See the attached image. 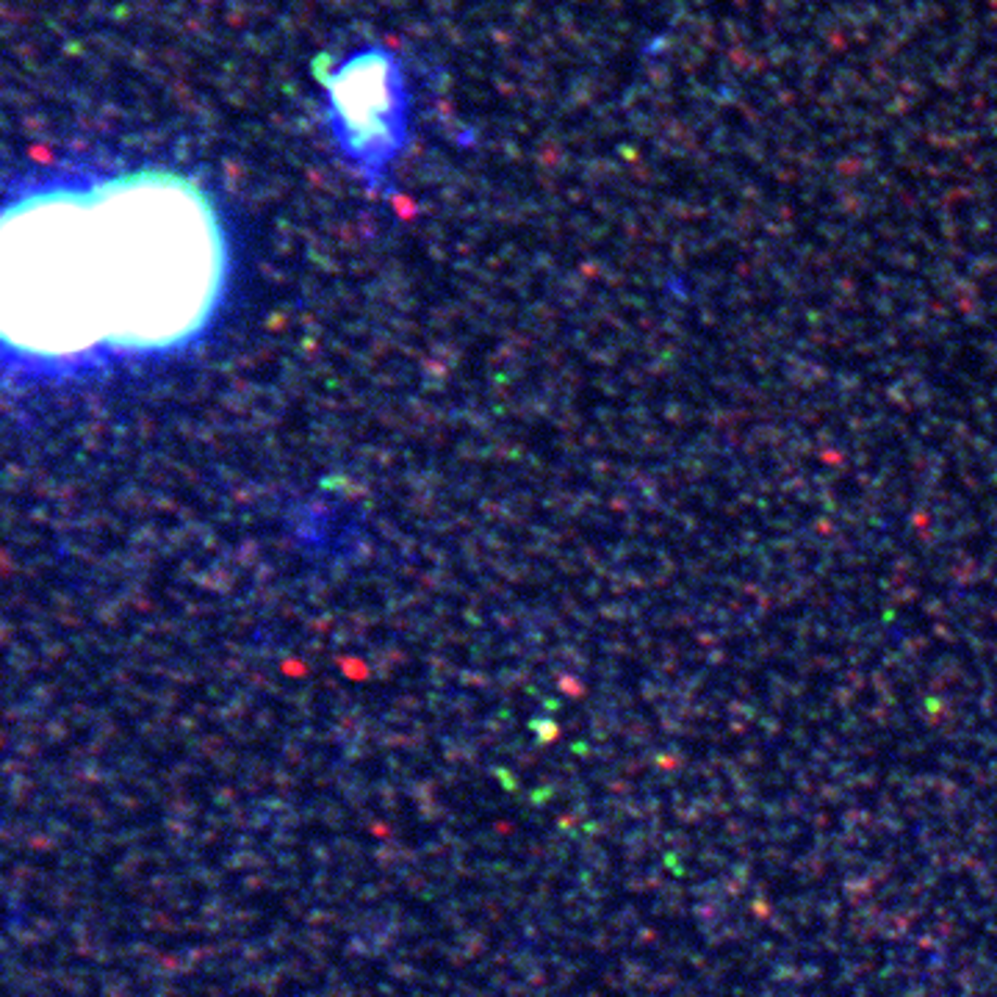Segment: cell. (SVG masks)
I'll return each instance as SVG.
<instances>
[{"label": "cell", "mask_w": 997, "mask_h": 997, "mask_svg": "<svg viewBox=\"0 0 997 997\" xmlns=\"http://www.w3.org/2000/svg\"><path fill=\"white\" fill-rule=\"evenodd\" d=\"M228 236L205 189L139 166L0 198V377L67 386L173 357L216 321Z\"/></svg>", "instance_id": "6da1fadb"}]
</instances>
